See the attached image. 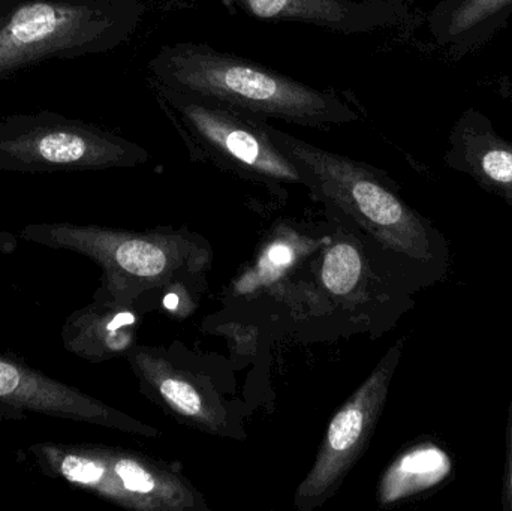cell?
Wrapping results in <instances>:
<instances>
[{
	"instance_id": "9c48e42d",
	"label": "cell",
	"mask_w": 512,
	"mask_h": 511,
	"mask_svg": "<svg viewBox=\"0 0 512 511\" xmlns=\"http://www.w3.org/2000/svg\"><path fill=\"white\" fill-rule=\"evenodd\" d=\"M249 17L321 27L343 35L370 32L388 20L381 0H225Z\"/></svg>"
},
{
	"instance_id": "ba28073f",
	"label": "cell",
	"mask_w": 512,
	"mask_h": 511,
	"mask_svg": "<svg viewBox=\"0 0 512 511\" xmlns=\"http://www.w3.org/2000/svg\"><path fill=\"white\" fill-rule=\"evenodd\" d=\"M129 362L147 395L177 419L207 434L234 437L233 419L209 383L174 365L162 351L134 347Z\"/></svg>"
},
{
	"instance_id": "4fadbf2b",
	"label": "cell",
	"mask_w": 512,
	"mask_h": 511,
	"mask_svg": "<svg viewBox=\"0 0 512 511\" xmlns=\"http://www.w3.org/2000/svg\"><path fill=\"white\" fill-rule=\"evenodd\" d=\"M322 284L331 296H351L366 279V261L360 249L340 242L328 249L322 261Z\"/></svg>"
},
{
	"instance_id": "3957f363",
	"label": "cell",
	"mask_w": 512,
	"mask_h": 511,
	"mask_svg": "<svg viewBox=\"0 0 512 511\" xmlns=\"http://www.w3.org/2000/svg\"><path fill=\"white\" fill-rule=\"evenodd\" d=\"M27 242L86 255L104 272L99 293L135 305L144 293L197 288L212 264L210 246L180 231L114 230L98 225L33 224Z\"/></svg>"
},
{
	"instance_id": "2e32d148",
	"label": "cell",
	"mask_w": 512,
	"mask_h": 511,
	"mask_svg": "<svg viewBox=\"0 0 512 511\" xmlns=\"http://www.w3.org/2000/svg\"><path fill=\"white\" fill-rule=\"evenodd\" d=\"M294 260V248H292L288 242L276 240V242L271 243V245L265 249L264 255H262L261 261H259V269H261L262 272H273L274 275H277L280 270L291 266Z\"/></svg>"
},
{
	"instance_id": "5bb4252c",
	"label": "cell",
	"mask_w": 512,
	"mask_h": 511,
	"mask_svg": "<svg viewBox=\"0 0 512 511\" xmlns=\"http://www.w3.org/2000/svg\"><path fill=\"white\" fill-rule=\"evenodd\" d=\"M63 20L68 17L63 18L56 8L45 3L24 6L12 18V39L20 44H33L50 36Z\"/></svg>"
},
{
	"instance_id": "8992f818",
	"label": "cell",
	"mask_w": 512,
	"mask_h": 511,
	"mask_svg": "<svg viewBox=\"0 0 512 511\" xmlns=\"http://www.w3.org/2000/svg\"><path fill=\"white\" fill-rule=\"evenodd\" d=\"M405 342L406 338L399 339L385 353L372 374L331 420L312 470L295 491V509L312 511L331 500L366 453L387 404Z\"/></svg>"
},
{
	"instance_id": "7a4b0ae2",
	"label": "cell",
	"mask_w": 512,
	"mask_h": 511,
	"mask_svg": "<svg viewBox=\"0 0 512 511\" xmlns=\"http://www.w3.org/2000/svg\"><path fill=\"white\" fill-rule=\"evenodd\" d=\"M268 132L300 168L304 186L319 200L349 216L376 246L450 272L451 251L444 234L412 209L378 168L307 143L270 123Z\"/></svg>"
},
{
	"instance_id": "8fae6325",
	"label": "cell",
	"mask_w": 512,
	"mask_h": 511,
	"mask_svg": "<svg viewBox=\"0 0 512 511\" xmlns=\"http://www.w3.org/2000/svg\"><path fill=\"white\" fill-rule=\"evenodd\" d=\"M450 162L512 207V143L493 134H468Z\"/></svg>"
},
{
	"instance_id": "7c38bea8",
	"label": "cell",
	"mask_w": 512,
	"mask_h": 511,
	"mask_svg": "<svg viewBox=\"0 0 512 511\" xmlns=\"http://www.w3.org/2000/svg\"><path fill=\"white\" fill-rule=\"evenodd\" d=\"M438 455V450H414L403 455L385 474L379 491V501L393 503L424 489L429 482L432 483V477L429 476L432 474V467H429V462Z\"/></svg>"
},
{
	"instance_id": "52a82bcc",
	"label": "cell",
	"mask_w": 512,
	"mask_h": 511,
	"mask_svg": "<svg viewBox=\"0 0 512 511\" xmlns=\"http://www.w3.org/2000/svg\"><path fill=\"white\" fill-rule=\"evenodd\" d=\"M0 405L92 423L141 437L161 435L152 426L3 354H0Z\"/></svg>"
},
{
	"instance_id": "277c9868",
	"label": "cell",
	"mask_w": 512,
	"mask_h": 511,
	"mask_svg": "<svg viewBox=\"0 0 512 511\" xmlns=\"http://www.w3.org/2000/svg\"><path fill=\"white\" fill-rule=\"evenodd\" d=\"M41 470L117 506L138 511L207 510L203 495L174 471L131 450L42 443L30 447Z\"/></svg>"
},
{
	"instance_id": "9a60e30c",
	"label": "cell",
	"mask_w": 512,
	"mask_h": 511,
	"mask_svg": "<svg viewBox=\"0 0 512 511\" xmlns=\"http://www.w3.org/2000/svg\"><path fill=\"white\" fill-rule=\"evenodd\" d=\"M510 5H512V0H465L453 12L450 24L451 33L459 35V33L466 32Z\"/></svg>"
},
{
	"instance_id": "6da1fadb",
	"label": "cell",
	"mask_w": 512,
	"mask_h": 511,
	"mask_svg": "<svg viewBox=\"0 0 512 511\" xmlns=\"http://www.w3.org/2000/svg\"><path fill=\"white\" fill-rule=\"evenodd\" d=\"M149 68L153 80L170 89L265 120L315 129L358 120L357 110L337 93L316 89L254 60L207 44L164 45Z\"/></svg>"
},
{
	"instance_id": "e0dca14e",
	"label": "cell",
	"mask_w": 512,
	"mask_h": 511,
	"mask_svg": "<svg viewBox=\"0 0 512 511\" xmlns=\"http://www.w3.org/2000/svg\"><path fill=\"white\" fill-rule=\"evenodd\" d=\"M502 509L512 511V398L505 429V464L502 476Z\"/></svg>"
},
{
	"instance_id": "30bf717a",
	"label": "cell",
	"mask_w": 512,
	"mask_h": 511,
	"mask_svg": "<svg viewBox=\"0 0 512 511\" xmlns=\"http://www.w3.org/2000/svg\"><path fill=\"white\" fill-rule=\"evenodd\" d=\"M134 306L96 294L93 303L66 320L62 332L66 350L90 362L128 356L137 338Z\"/></svg>"
},
{
	"instance_id": "5b68a950",
	"label": "cell",
	"mask_w": 512,
	"mask_h": 511,
	"mask_svg": "<svg viewBox=\"0 0 512 511\" xmlns=\"http://www.w3.org/2000/svg\"><path fill=\"white\" fill-rule=\"evenodd\" d=\"M155 89L200 155L256 182L304 185L300 168L271 138L268 120L170 89L158 81Z\"/></svg>"
}]
</instances>
